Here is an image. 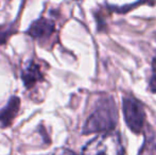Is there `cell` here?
Wrapping results in <instances>:
<instances>
[{
    "label": "cell",
    "instance_id": "1",
    "mask_svg": "<svg viewBox=\"0 0 156 155\" xmlns=\"http://www.w3.org/2000/svg\"><path fill=\"white\" fill-rule=\"evenodd\" d=\"M118 119L117 108L112 98H105L100 102L96 111L89 116L83 128L84 134L109 131L116 125Z\"/></svg>",
    "mask_w": 156,
    "mask_h": 155
},
{
    "label": "cell",
    "instance_id": "2",
    "mask_svg": "<svg viewBox=\"0 0 156 155\" xmlns=\"http://www.w3.org/2000/svg\"><path fill=\"white\" fill-rule=\"evenodd\" d=\"M124 150L118 133L107 132L94 137L83 149V155H123Z\"/></svg>",
    "mask_w": 156,
    "mask_h": 155
},
{
    "label": "cell",
    "instance_id": "7",
    "mask_svg": "<svg viewBox=\"0 0 156 155\" xmlns=\"http://www.w3.org/2000/svg\"><path fill=\"white\" fill-rule=\"evenodd\" d=\"M13 33V29L9 26V27H0V44L5 43L6 38L9 35Z\"/></svg>",
    "mask_w": 156,
    "mask_h": 155
},
{
    "label": "cell",
    "instance_id": "6",
    "mask_svg": "<svg viewBox=\"0 0 156 155\" xmlns=\"http://www.w3.org/2000/svg\"><path fill=\"white\" fill-rule=\"evenodd\" d=\"M20 105V100L17 97H12L8 105L0 112V125L5 128L12 123L13 119L17 115Z\"/></svg>",
    "mask_w": 156,
    "mask_h": 155
},
{
    "label": "cell",
    "instance_id": "3",
    "mask_svg": "<svg viewBox=\"0 0 156 155\" xmlns=\"http://www.w3.org/2000/svg\"><path fill=\"white\" fill-rule=\"evenodd\" d=\"M123 115L127 126L134 133L141 132L144 124V112L139 102L133 97L123 98Z\"/></svg>",
    "mask_w": 156,
    "mask_h": 155
},
{
    "label": "cell",
    "instance_id": "8",
    "mask_svg": "<svg viewBox=\"0 0 156 155\" xmlns=\"http://www.w3.org/2000/svg\"><path fill=\"white\" fill-rule=\"evenodd\" d=\"M150 88L152 91L156 93V56L153 60V72H152V78L150 80Z\"/></svg>",
    "mask_w": 156,
    "mask_h": 155
},
{
    "label": "cell",
    "instance_id": "5",
    "mask_svg": "<svg viewBox=\"0 0 156 155\" xmlns=\"http://www.w3.org/2000/svg\"><path fill=\"white\" fill-rule=\"evenodd\" d=\"M21 78H23V81L27 88L34 86L37 82L43 80L41 66L36 64L34 61H30L23 67V72H21Z\"/></svg>",
    "mask_w": 156,
    "mask_h": 155
},
{
    "label": "cell",
    "instance_id": "4",
    "mask_svg": "<svg viewBox=\"0 0 156 155\" xmlns=\"http://www.w3.org/2000/svg\"><path fill=\"white\" fill-rule=\"evenodd\" d=\"M54 31V23L49 18H41L35 20L34 23L30 26L27 33L33 38L44 39L47 38L53 33Z\"/></svg>",
    "mask_w": 156,
    "mask_h": 155
},
{
    "label": "cell",
    "instance_id": "9",
    "mask_svg": "<svg viewBox=\"0 0 156 155\" xmlns=\"http://www.w3.org/2000/svg\"><path fill=\"white\" fill-rule=\"evenodd\" d=\"M51 155H78V154L72 152L71 150L66 149V148H60V149L54 150V151L51 153Z\"/></svg>",
    "mask_w": 156,
    "mask_h": 155
}]
</instances>
